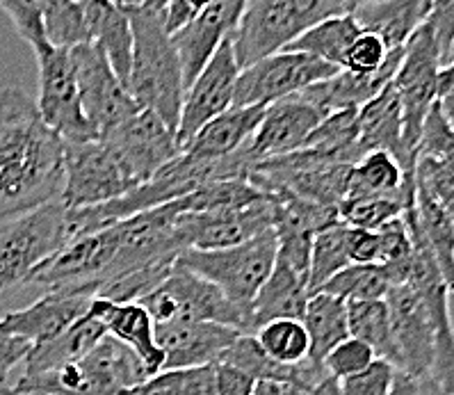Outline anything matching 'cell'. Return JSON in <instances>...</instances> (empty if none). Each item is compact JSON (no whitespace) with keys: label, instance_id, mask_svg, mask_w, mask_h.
Here are the masks:
<instances>
[{"label":"cell","instance_id":"obj_41","mask_svg":"<svg viewBox=\"0 0 454 395\" xmlns=\"http://www.w3.org/2000/svg\"><path fill=\"white\" fill-rule=\"evenodd\" d=\"M404 203L400 199L381 197H345L338 203V219L349 229L377 231L390 222L402 217Z\"/></svg>","mask_w":454,"mask_h":395},{"label":"cell","instance_id":"obj_27","mask_svg":"<svg viewBox=\"0 0 454 395\" xmlns=\"http://www.w3.org/2000/svg\"><path fill=\"white\" fill-rule=\"evenodd\" d=\"M309 297V279L277 258L268 281L262 283L249 309L252 331L277 320H301Z\"/></svg>","mask_w":454,"mask_h":395},{"label":"cell","instance_id":"obj_57","mask_svg":"<svg viewBox=\"0 0 454 395\" xmlns=\"http://www.w3.org/2000/svg\"><path fill=\"white\" fill-rule=\"evenodd\" d=\"M448 288H450V295H454V281H452V283H450Z\"/></svg>","mask_w":454,"mask_h":395},{"label":"cell","instance_id":"obj_18","mask_svg":"<svg viewBox=\"0 0 454 395\" xmlns=\"http://www.w3.org/2000/svg\"><path fill=\"white\" fill-rule=\"evenodd\" d=\"M98 297L97 286L55 288L26 309L10 311L0 318V329L19 336L30 345H39L59 336L62 331L85 318L91 302Z\"/></svg>","mask_w":454,"mask_h":395},{"label":"cell","instance_id":"obj_37","mask_svg":"<svg viewBox=\"0 0 454 395\" xmlns=\"http://www.w3.org/2000/svg\"><path fill=\"white\" fill-rule=\"evenodd\" d=\"M390 286L388 274L381 265H349L322 286L317 293L333 295L342 302H361V299H386Z\"/></svg>","mask_w":454,"mask_h":395},{"label":"cell","instance_id":"obj_21","mask_svg":"<svg viewBox=\"0 0 454 395\" xmlns=\"http://www.w3.org/2000/svg\"><path fill=\"white\" fill-rule=\"evenodd\" d=\"M322 119L320 110L301 94L272 103L265 107L261 126L245 146L249 161H270L304 149Z\"/></svg>","mask_w":454,"mask_h":395},{"label":"cell","instance_id":"obj_40","mask_svg":"<svg viewBox=\"0 0 454 395\" xmlns=\"http://www.w3.org/2000/svg\"><path fill=\"white\" fill-rule=\"evenodd\" d=\"M380 238V263L388 274L390 286H404L409 283L413 267V241L409 233L404 217H395L377 229Z\"/></svg>","mask_w":454,"mask_h":395},{"label":"cell","instance_id":"obj_48","mask_svg":"<svg viewBox=\"0 0 454 395\" xmlns=\"http://www.w3.org/2000/svg\"><path fill=\"white\" fill-rule=\"evenodd\" d=\"M348 257L352 265H377L380 263V238H377V231L349 229Z\"/></svg>","mask_w":454,"mask_h":395},{"label":"cell","instance_id":"obj_38","mask_svg":"<svg viewBox=\"0 0 454 395\" xmlns=\"http://www.w3.org/2000/svg\"><path fill=\"white\" fill-rule=\"evenodd\" d=\"M258 345L270 359L284 366H300L309 361L310 343L301 320H277L254 331Z\"/></svg>","mask_w":454,"mask_h":395},{"label":"cell","instance_id":"obj_39","mask_svg":"<svg viewBox=\"0 0 454 395\" xmlns=\"http://www.w3.org/2000/svg\"><path fill=\"white\" fill-rule=\"evenodd\" d=\"M119 395H215V366L160 370Z\"/></svg>","mask_w":454,"mask_h":395},{"label":"cell","instance_id":"obj_54","mask_svg":"<svg viewBox=\"0 0 454 395\" xmlns=\"http://www.w3.org/2000/svg\"><path fill=\"white\" fill-rule=\"evenodd\" d=\"M310 395H342V393H340V386H338L336 379L326 377L325 382H322V384L317 386V389L313 391Z\"/></svg>","mask_w":454,"mask_h":395},{"label":"cell","instance_id":"obj_1","mask_svg":"<svg viewBox=\"0 0 454 395\" xmlns=\"http://www.w3.org/2000/svg\"><path fill=\"white\" fill-rule=\"evenodd\" d=\"M65 190V139L43 123L21 87L0 90V222L58 201Z\"/></svg>","mask_w":454,"mask_h":395},{"label":"cell","instance_id":"obj_32","mask_svg":"<svg viewBox=\"0 0 454 395\" xmlns=\"http://www.w3.org/2000/svg\"><path fill=\"white\" fill-rule=\"evenodd\" d=\"M348 322L349 336L364 341L372 347L377 359H384L395 370H400V352H397L390 313L386 299H361V302H348Z\"/></svg>","mask_w":454,"mask_h":395},{"label":"cell","instance_id":"obj_16","mask_svg":"<svg viewBox=\"0 0 454 395\" xmlns=\"http://www.w3.org/2000/svg\"><path fill=\"white\" fill-rule=\"evenodd\" d=\"M238 75H240V67L236 62L233 43L229 37L183 94L181 119L176 129V142L181 149L206 123L233 107Z\"/></svg>","mask_w":454,"mask_h":395},{"label":"cell","instance_id":"obj_46","mask_svg":"<svg viewBox=\"0 0 454 395\" xmlns=\"http://www.w3.org/2000/svg\"><path fill=\"white\" fill-rule=\"evenodd\" d=\"M397 370L384 359H374L364 373L338 382L342 395H393Z\"/></svg>","mask_w":454,"mask_h":395},{"label":"cell","instance_id":"obj_33","mask_svg":"<svg viewBox=\"0 0 454 395\" xmlns=\"http://www.w3.org/2000/svg\"><path fill=\"white\" fill-rule=\"evenodd\" d=\"M358 35H361V28H358L352 12H348V14H338V17L326 19V21H320L317 26L306 30L300 39L290 43L288 51L313 55L326 65L340 69L345 53Z\"/></svg>","mask_w":454,"mask_h":395},{"label":"cell","instance_id":"obj_35","mask_svg":"<svg viewBox=\"0 0 454 395\" xmlns=\"http://www.w3.org/2000/svg\"><path fill=\"white\" fill-rule=\"evenodd\" d=\"M348 233L349 226L338 222L313 238L309 261V295L317 293L329 279L352 265L348 257Z\"/></svg>","mask_w":454,"mask_h":395},{"label":"cell","instance_id":"obj_47","mask_svg":"<svg viewBox=\"0 0 454 395\" xmlns=\"http://www.w3.org/2000/svg\"><path fill=\"white\" fill-rule=\"evenodd\" d=\"M427 23L432 28L434 37H436L441 59L445 65L454 51V0H436V3H432Z\"/></svg>","mask_w":454,"mask_h":395},{"label":"cell","instance_id":"obj_4","mask_svg":"<svg viewBox=\"0 0 454 395\" xmlns=\"http://www.w3.org/2000/svg\"><path fill=\"white\" fill-rule=\"evenodd\" d=\"M149 377V370L133 350L117 338L106 336L81 361L37 377H19L12 389L49 395H119Z\"/></svg>","mask_w":454,"mask_h":395},{"label":"cell","instance_id":"obj_28","mask_svg":"<svg viewBox=\"0 0 454 395\" xmlns=\"http://www.w3.org/2000/svg\"><path fill=\"white\" fill-rule=\"evenodd\" d=\"M106 336L107 331L103 322L91 311H87L85 318L62 331L59 336L30 347V352L23 361L26 370H23L21 377H37V375L53 373V370L81 361Z\"/></svg>","mask_w":454,"mask_h":395},{"label":"cell","instance_id":"obj_31","mask_svg":"<svg viewBox=\"0 0 454 395\" xmlns=\"http://www.w3.org/2000/svg\"><path fill=\"white\" fill-rule=\"evenodd\" d=\"M306 334H309L310 352L309 359L322 366L329 352L336 350L342 341L349 338L348 302L326 293H313L306 302L304 318H301Z\"/></svg>","mask_w":454,"mask_h":395},{"label":"cell","instance_id":"obj_8","mask_svg":"<svg viewBox=\"0 0 454 395\" xmlns=\"http://www.w3.org/2000/svg\"><path fill=\"white\" fill-rule=\"evenodd\" d=\"M137 304L146 309L155 325H169V322H215L240 334H254L252 318L247 311L236 306L217 286L190 273L187 267L174 265L169 277L139 299Z\"/></svg>","mask_w":454,"mask_h":395},{"label":"cell","instance_id":"obj_50","mask_svg":"<svg viewBox=\"0 0 454 395\" xmlns=\"http://www.w3.org/2000/svg\"><path fill=\"white\" fill-rule=\"evenodd\" d=\"M254 386L256 382L238 368L226 363L215 366V395H254Z\"/></svg>","mask_w":454,"mask_h":395},{"label":"cell","instance_id":"obj_6","mask_svg":"<svg viewBox=\"0 0 454 395\" xmlns=\"http://www.w3.org/2000/svg\"><path fill=\"white\" fill-rule=\"evenodd\" d=\"M354 162L320 151L300 149L294 154L258 161L249 167L247 181L261 193H290L304 201L336 206L348 197V181Z\"/></svg>","mask_w":454,"mask_h":395},{"label":"cell","instance_id":"obj_53","mask_svg":"<svg viewBox=\"0 0 454 395\" xmlns=\"http://www.w3.org/2000/svg\"><path fill=\"white\" fill-rule=\"evenodd\" d=\"M254 395H309L304 389L290 382H256Z\"/></svg>","mask_w":454,"mask_h":395},{"label":"cell","instance_id":"obj_7","mask_svg":"<svg viewBox=\"0 0 454 395\" xmlns=\"http://www.w3.org/2000/svg\"><path fill=\"white\" fill-rule=\"evenodd\" d=\"M277 233L270 229L229 249H185L176 263L217 286L233 304L249 313L254 297L262 288V283L268 281L277 263Z\"/></svg>","mask_w":454,"mask_h":395},{"label":"cell","instance_id":"obj_45","mask_svg":"<svg viewBox=\"0 0 454 395\" xmlns=\"http://www.w3.org/2000/svg\"><path fill=\"white\" fill-rule=\"evenodd\" d=\"M390 53H393V51H388V46H386L377 35L361 33L354 39V43L349 46L348 53H345L340 71H348V74L356 75L377 74V71L386 67Z\"/></svg>","mask_w":454,"mask_h":395},{"label":"cell","instance_id":"obj_14","mask_svg":"<svg viewBox=\"0 0 454 395\" xmlns=\"http://www.w3.org/2000/svg\"><path fill=\"white\" fill-rule=\"evenodd\" d=\"M270 229H274V201L268 194L242 206L181 213L176 219V235L183 249L199 251L229 249Z\"/></svg>","mask_w":454,"mask_h":395},{"label":"cell","instance_id":"obj_30","mask_svg":"<svg viewBox=\"0 0 454 395\" xmlns=\"http://www.w3.org/2000/svg\"><path fill=\"white\" fill-rule=\"evenodd\" d=\"M87 21H90L91 43H97L107 58L113 71L129 90L130 62H133V30L129 17L119 3H97L85 0Z\"/></svg>","mask_w":454,"mask_h":395},{"label":"cell","instance_id":"obj_51","mask_svg":"<svg viewBox=\"0 0 454 395\" xmlns=\"http://www.w3.org/2000/svg\"><path fill=\"white\" fill-rule=\"evenodd\" d=\"M201 5L203 3H190V0H165L162 3V19H165V30L169 33V37L192 21Z\"/></svg>","mask_w":454,"mask_h":395},{"label":"cell","instance_id":"obj_9","mask_svg":"<svg viewBox=\"0 0 454 395\" xmlns=\"http://www.w3.org/2000/svg\"><path fill=\"white\" fill-rule=\"evenodd\" d=\"M441 65H443L441 49H438L432 28L425 21L404 46L400 69L393 78V87H395L402 107L404 149L409 151L413 161H416L418 142H420L425 119H427L429 110L438 103L436 78Z\"/></svg>","mask_w":454,"mask_h":395},{"label":"cell","instance_id":"obj_11","mask_svg":"<svg viewBox=\"0 0 454 395\" xmlns=\"http://www.w3.org/2000/svg\"><path fill=\"white\" fill-rule=\"evenodd\" d=\"M338 71L340 69L326 65L313 55L297 53V51L270 55L240 71L236 94H233V107H268L317 83L329 81Z\"/></svg>","mask_w":454,"mask_h":395},{"label":"cell","instance_id":"obj_25","mask_svg":"<svg viewBox=\"0 0 454 395\" xmlns=\"http://www.w3.org/2000/svg\"><path fill=\"white\" fill-rule=\"evenodd\" d=\"M265 115V107H231L213 122H208L181 149V154L192 155L197 161H224L236 155L258 130Z\"/></svg>","mask_w":454,"mask_h":395},{"label":"cell","instance_id":"obj_22","mask_svg":"<svg viewBox=\"0 0 454 395\" xmlns=\"http://www.w3.org/2000/svg\"><path fill=\"white\" fill-rule=\"evenodd\" d=\"M240 331L215 322H169L155 325V341L162 352V370L217 366Z\"/></svg>","mask_w":454,"mask_h":395},{"label":"cell","instance_id":"obj_23","mask_svg":"<svg viewBox=\"0 0 454 395\" xmlns=\"http://www.w3.org/2000/svg\"><path fill=\"white\" fill-rule=\"evenodd\" d=\"M358 146L364 154L386 151L400 162L404 174L416 171V161L404 149L402 107L393 83L386 85L377 97L370 99L364 107H358Z\"/></svg>","mask_w":454,"mask_h":395},{"label":"cell","instance_id":"obj_34","mask_svg":"<svg viewBox=\"0 0 454 395\" xmlns=\"http://www.w3.org/2000/svg\"><path fill=\"white\" fill-rule=\"evenodd\" d=\"M43 30H46V42L59 51H74L91 43L85 3L43 0Z\"/></svg>","mask_w":454,"mask_h":395},{"label":"cell","instance_id":"obj_2","mask_svg":"<svg viewBox=\"0 0 454 395\" xmlns=\"http://www.w3.org/2000/svg\"><path fill=\"white\" fill-rule=\"evenodd\" d=\"M162 3L165 0L119 3L133 30L129 94L139 110L158 115L176 130L185 87L176 49L165 30Z\"/></svg>","mask_w":454,"mask_h":395},{"label":"cell","instance_id":"obj_12","mask_svg":"<svg viewBox=\"0 0 454 395\" xmlns=\"http://www.w3.org/2000/svg\"><path fill=\"white\" fill-rule=\"evenodd\" d=\"M71 59H74L82 115L97 139H103L126 119L139 113L137 103L121 85L97 43H85L74 49Z\"/></svg>","mask_w":454,"mask_h":395},{"label":"cell","instance_id":"obj_20","mask_svg":"<svg viewBox=\"0 0 454 395\" xmlns=\"http://www.w3.org/2000/svg\"><path fill=\"white\" fill-rule=\"evenodd\" d=\"M393 336L400 352V373L409 377H429L434 368V327L429 313L409 283L393 286L386 295Z\"/></svg>","mask_w":454,"mask_h":395},{"label":"cell","instance_id":"obj_3","mask_svg":"<svg viewBox=\"0 0 454 395\" xmlns=\"http://www.w3.org/2000/svg\"><path fill=\"white\" fill-rule=\"evenodd\" d=\"M352 0H254L247 3L231 35L238 67L256 65L270 55L288 51L294 39L320 21L354 12Z\"/></svg>","mask_w":454,"mask_h":395},{"label":"cell","instance_id":"obj_44","mask_svg":"<svg viewBox=\"0 0 454 395\" xmlns=\"http://www.w3.org/2000/svg\"><path fill=\"white\" fill-rule=\"evenodd\" d=\"M416 183H420L450 215L454 225V167L445 165L434 158H418Z\"/></svg>","mask_w":454,"mask_h":395},{"label":"cell","instance_id":"obj_24","mask_svg":"<svg viewBox=\"0 0 454 395\" xmlns=\"http://www.w3.org/2000/svg\"><path fill=\"white\" fill-rule=\"evenodd\" d=\"M90 311L97 315L106 327L107 336L117 338L119 343L133 350L135 357L145 363L149 375L162 370V352L155 341V322L142 304H117L110 299L97 297L91 302Z\"/></svg>","mask_w":454,"mask_h":395},{"label":"cell","instance_id":"obj_29","mask_svg":"<svg viewBox=\"0 0 454 395\" xmlns=\"http://www.w3.org/2000/svg\"><path fill=\"white\" fill-rule=\"evenodd\" d=\"M348 197L400 199L406 206V201L416 197V171L404 174L400 162L390 154L368 151L349 171Z\"/></svg>","mask_w":454,"mask_h":395},{"label":"cell","instance_id":"obj_15","mask_svg":"<svg viewBox=\"0 0 454 395\" xmlns=\"http://www.w3.org/2000/svg\"><path fill=\"white\" fill-rule=\"evenodd\" d=\"M101 142L113 151L137 187L181 155L176 130L149 110H139Z\"/></svg>","mask_w":454,"mask_h":395},{"label":"cell","instance_id":"obj_49","mask_svg":"<svg viewBox=\"0 0 454 395\" xmlns=\"http://www.w3.org/2000/svg\"><path fill=\"white\" fill-rule=\"evenodd\" d=\"M30 343L19 336H12L0 329V389L10 386V373L17 368L19 363L26 361L30 352Z\"/></svg>","mask_w":454,"mask_h":395},{"label":"cell","instance_id":"obj_56","mask_svg":"<svg viewBox=\"0 0 454 395\" xmlns=\"http://www.w3.org/2000/svg\"><path fill=\"white\" fill-rule=\"evenodd\" d=\"M0 395H49V393H39V391H30V393H21V391H14V389H12V384H10V386H3V389H0Z\"/></svg>","mask_w":454,"mask_h":395},{"label":"cell","instance_id":"obj_26","mask_svg":"<svg viewBox=\"0 0 454 395\" xmlns=\"http://www.w3.org/2000/svg\"><path fill=\"white\" fill-rule=\"evenodd\" d=\"M432 0H372L356 3L354 19L361 33L377 35L388 51L404 49L418 28L427 21Z\"/></svg>","mask_w":454,"mask_h":395},{"label":"cell","instance_id":"obj_13","mask_svg":"<svg viewBox=\"0 0 454 395\" xmlns=\"http://www.w3.org/2000/svg\"><path fill=\"white\" fill-rule=\"evenodd\" d=\"M35 58H37L39 67V94L35 103H37L43 123L65 142L97 139L82 115L71 51L43 46V49L35 51Z\"/></svg>","mask_w":454,"mask_h":395},{"label":"cell","instance_id":"obj_43","mask_svg":"<svg viewBox=\"0 0 454 395\" xmlns=\"http://www.w3.org/2000/svg\"><path fill=\"white\" fill-rule=\"evenodd\" d=\"M377 359V354L372 352V347L365 345L364 341H356V338L349 336L348 341H342L336 350L329 352V357L322 361V368L336 382L342 379H349L354 375L364 373L368 366H372V361Z\"/></svg>","mask_w":454,"mask_h":395},{"label":"cell","instance_id":"obj_55","mask_svg":"<svg viewBox=\"0 0 454 395\" xmlns=\"http://www.w3.org/2000/svg\"><path fill=\"white\" fill-rule=\"evenodd\" d=\"M438 103H441V110H443L448 123L454 129V97H445V99H441Z\"/></svg>","mask_w":454,"mask_h":395},{"label":"cell","instance_id":"obj_5","mask_svg":"<svg viewBox=\"0 0 454 395\" xmlns=\"http://www.w3.org/2000/svg\"><path fill=\"white\" fill-rule=\"evenodd\" d=\"M62 199L37 210L0 222V297L27 286L46 258L69 242V225Z\"/></svg>","mask_w":454,"mask_h":395},{"label":"cell","instance_id":"obj_19","mask_svg":"<svg viewBox=\"0 0 454 395\" xmlns=\"http://www.w3.org/2000/svg\"><path fill=\"white\" fill-rule=\"evenodd\" d=\"M245 0H219V3H203L197 17L171 35V43L176 49L181 62L183 87H190L199 74L206 69L213 55L238 28Z\"/></svg>","mask_w":454,"mask_h":395},{"label":"cell","instance_id":"obj_42","mask_svg":"<svg viewBox=\"0 0 454 395\" xmlns=\"http://www.w3.org/2000/svg\"><path fill=\"white\" fill-rule=\"evenodd\" d=\"M0 10L5 12L12 19V26L19 33V37L26 43H30V49L39 51L43 46H51L46 42V30H43V0H0Z\"/></svg>","mask_w":454,"mask_h":395},{"label":"cell","instance_id":"obj_52","mask_svg":"<svg viewBox=\"0 0 454 395\" xmlns=\"http://www.w3.org/2000/svg\"><path fill=\"white\" fill-rule=\"evenodd\" d=\"M393 395H448L441 386L434 382L432 377H409V375L395 373V382H393Z\"/></svg>","mask_w":454,"mask_h":395},{"label":"cell","instance_id":"obj_10","mask_svg":"<svg viewBox=\"0 0 454 395\" xmlns=\"http://www.w3.org/2000/svg\"><path fill=\"white\" fill-rule=\"evenodd\" d=\"M135 187L137 183L101 139L65 142V190L59 199L69 210L103 206Z\"/></svg>","mask_w":454,"mask_h":395},{"label":"cell","instance_id":"obj_36","mask_svg":"<svg viewBox=\"0 0 454 395\" xmlns=\"http://www.w3.org/2000/svg\"><path fill=\"white\" fill-rule=\"evenodd\" d=\"M304 149L356 162L364 155L358 146V110H340L322 119L320 126L306 139Z\"/></svg>","mask_w":454,"mask_h":395},{"label":"cell","instance_id":"obj_17","mask_svg":"<svg viewBox=\"0 0 454 395\" xmlns=\"http://www.w3.org/2000/svg\"><path fill=\"white\" fill-rule=\"evenodd\" d=\"M114 235L110 226L97 233L81 235L67 242L53 257L46 258L27 281L46 288H78V286H101L113 270Z\"/></svg>","mask_w":454,"mask_h":395}]
</instances>
